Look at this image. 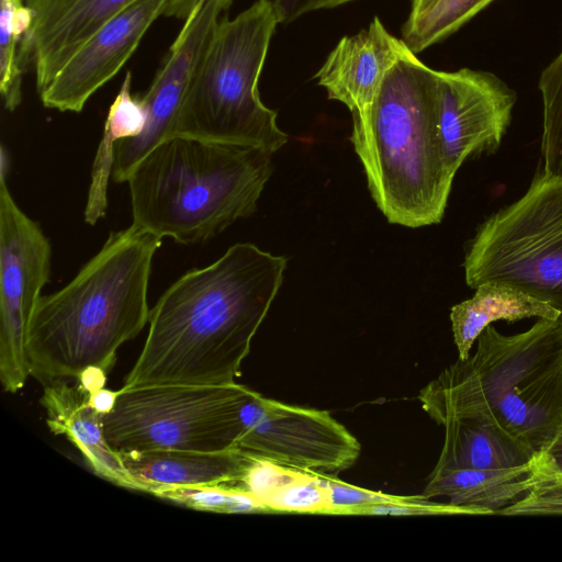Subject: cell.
<instances>
[{"label":"cell","mask_w":562,"mask_h":562,"mask_svg":"<svg viewBox=\"0 0 562 562\" xmlns=\"http://www.w3.org/2000/svg\"><path fill=\"white\" fill-rule=\"evenodd\" d=\"M498 515H562V474L543 470L540 460L538 477L529 491Z\"/></svg>","instance_id":"4316f807"},{"label":"cell","mask_w":562,"mask_h":562,"mask_svg":"<svg viewBox=\"0 0 562 562\" xmlns=\"http://www.w3.org/2000/svg\"><path fill=\"white\" fill-rule=\"evenodd\" d=\"M438 72L407 46L386 74L350 142L379 210L406 227L438 224L454 172L439 131Z\"/></svg>","instance_id":"3957f363"},{"label":"cell","mask_w":562,"mask_h":562,"mask_svg":"<svg viewBox=\"0 0 562 562\" xmlns=\"http://www.w3.org/2000/svg\"><path fill=\"white\" fill-rule=\"evenodd\" d=\"M135 1L23 0L32 22L20 58L23 69L33 67L37 92L95 32Z\"/></svg>","instance_id":"5bb4252c"},{"label":"cell","mask_w":562,"mask_h":562,"mask_svg":"<svg viewBox=\"0 0 562 562\" xmlns=\"http://www.w3.org/2000/svg\"><path fill=\"white\" fill-rule=\"evenodd\" d=\"M540 454L530 463L503 469H452L430 473L423 497H447L472 515H494L520 499L536 482Z\"/></svg>","instance_id":"ac0fdd59"},{"label":"cell","mask_w":562,"mask_h":562,"mask_svg":"<svg viewBox=\"0 0 562 562\" xmlns=\"http://www.w3.org/2000/svg\"><path fill=\"white\" fill-rule=\"evenodd\" d=\"M131 89L132 74L127 71L121 89L109 109L102 138L92 165L91 182L83 213L86 223L90 225H94L106 213L108 183L112 177L116 143L137 136L146 124L143 101L140 97L133 95Z\"/></svg>","instance_id":"44dd1931"},{"label":"cell","mask_w":562,"mask_h":562,"mask_svg":"<svg viewBox=\"0 0 562 562\" xmlns=\"http://www.w3.org/2000/svg\"><path fill=\"white\" fill-rule=\"evenodd\" d=\"M153 495L184 507L212 513H255L266 510L249 493L227 483L170 486Z\"/></svg>","instance_id":"d4e9b609"},{"label":"cell","mask_w":562,"mask_h":562,"mask_svg":"<svg viewBox=\"0 0 562 562\" xmlns=\"http://www.w3.org/2000/svg\"><path fill=\"white\" fill-rule=\"evenodd\" d=\"M120 457L138 491L150 494L170 486L233 484L248 462V456L238 449L132 451Z\"/></svg>","instance_id":"e0dca14e"},{"label":"cell","mask_w":562,"mask_h":562,"mask_svg":"<svg viewBox=\"0 0 562 562\" xmlns=\"http://www.w3.org/2000/svg\"><path fill=\"white\" fill-rule=\"evenodd\" d=\"M171 0H136L95 32L41 91L44 106L79 113L133 55Z\"/></svg>","instance_id":"4fadbf2b"},{"label":"cell","mask_w":562,"mask_h":562,"mask_svg":"<svg viewBox=\"0 0 562 562\" xmlns=\"http://www.w3.org/2000/svg\"><path fill=\"white\" fill-rule=\"evenodd\" d=\"M119 391H111L105 387L89 395L90 405L101 415L109 414L115 406Z\"/></svg>","instance_id":"d6a6232c"},{"label":"cell","mask_w":562,"mask_h":562,"mask_svg":"<svg viewBox=\"0 0 562 562\" xmlns=\"http://www.w3.org/2000/svg\"><path fill=\"white\" fill-rule=\"evenodd\" d=\"M560 312L549 304L515 289L485 283L475 294L452 306L450 319L459 359H467L473 342L496 321L514 323L524 318H560Z\"/></svg>","instance_id":"ffe728a7"},{"label":"cell","mask_w":562,"mask_h":562,"mask_svg":"<svg viewBox=\"0 0 562 562\" xmlns=\"http://www.w3.org/2000/svg\"><path fill=\"white\" fill-rule=\"evenodd\" d=\"M279 24L272 7L257 0L234 19L224 15L196 67L172 136L263 147L273 154L289 136L259 94V78Z\"/></svg>","instance_id":"8992f818"},{"label":"cell","mask_w":562,"mask_h":562,"mask_svg":"<svg viewBox=\"0 0 562 562\" xmlns=\"http://www.w3.org/2000/svg\"><path fill=\"white\" fill-rule=\"evenodd\" d=\"M286 262L238 243L181 276L150 310L144 347L122 387L235 383Z\"/></svg>","instance_id":"6da1fadb"},{"label":"cell","mask_w":562,"mask_h":562,"mask_svg":"<svg viewBox=\"0 0 562 562\" xmlns=\"http://www.w3.org/2000/svg\"><path fill=\"white\" fill-rule=\"evenodd\" d=\"M0 91L4 108L14 111L22 101L20 49L32 16L23 0H0Z\"/></svg>","instance_id":"7402d4cb"},{"label":"cell","mask_w":562,"mask_h":562,"mask_svg":"<svg viewBox=\"0 0 562 562\" xmlns=\"http://www.w3.org/2000/svg\"><path fill=\"white\" fill-rule=\"evenodd\" d=\"M161 238L133 225L110 233L63 289L42 295L31 319V375L47 385L89 367L109 372L117 349L149 321L148 283Z\"/></svg>","instance_id":"7a4b0ae2"},{"label":"cell","mask_w":562,"mask_h":562,"mask_svg":"<svg viewBox=\"0 0 562 562\" xmlns=\"http://www.w3.org/2000/svg\"><path fill=\"white\" fill-rule=\"evenodd\" d=\"M106 373L102 368L92 366L83 370L75 381L82 391L91 395L104 387Z\"/></svg>","instance_id":"1f68e13d"},{"label":"cell","mask_w":562,"mask_h":562,"mask_svg":"<svg viewBox=\"0 0 562 562\" xmlns=\"http://www.w3.org/2000/svg\"><path fill=\"white\" fill-rule=\"evenodd\" d=\"M246 398L237 445L244 453L323 475L357 461L359 441L328 412L284 404L252 390Z\"/></svg>","instance_id":"30bf717a"},{"label":"cell","mask_w":562,"mask_h":562,"mask_svg":"<svg viewBox=\"0 0 562 562\" xmlns=\"http://www.w3.org/2000/svg\"><path fill=\"white\" fill-rule=\"evenodd\" d=\"M299 471L267 459L248 456V462L240 476L229 485L249 493L262 504L280 486L294 479Z\"/></svg>","instance_id":"83f0119b"},{"label":"cell","mask_w":562,"mask_h":562,"mask_svg":"<svg viewBox=\"0 0 562 562\" xmlns=\"http://www.w3.org/2000/svg\"><path fill=\"white\" fill-rule=\"evenodd\" d=\"M439 0H409V14L408 16H416L428 10Z\"/></svg>","instance_id":"836d02e7"},{"label":"cell","mask_w":562,"mask_h":562,"mask_svg":"<svg viewBox=\"0 0 562 562\" xmlns=\"http://www.w3.org/2000/svg\"><path fill=\"white\" fill-rule=\"evenodd\" d=\"M543 470L562 474V420L558 434L549 448L540 454Z\"/></svg>","instance_id":"4dcf8cb0"},{"label":"cell","mask_w":562,"mask_h":562,"mask_svg":"<svg viewBox=\"0 0 562 562\" xmlns=\"http://www.w3.org/2000/svg\"><path fill=\"white\" fill-rule=\"evenodd\" d=\"M463 267L471 289H515L554 307L562 319V179L541 171L519 200L487 217Z\"/></svg>","instance_id":"52a82bcc"},{"label":"cell","mask_w":562,"mask_h":562,"mask_svg":"<svg viewBox=\"0 0 562 562\" xmlns=\"http://www.w3.org/2000/svg\"><path fill=\"white\" fill-rule=\"evenodd\" d=\"M234 0H198L169 48L168 55L148 90L140 97L146 124L140 134L115 145L112 179L126 182L134 167L161 142L172 136V128L196 67L213 33Z\"/></svg>","instance_id":"8fae6325"},{"label":"cell","mask_w":562,"mask_h":562,"mask_svg":"<svg viewBox=\"0 0 562 562\" xmlns=\"http://www.w3.org/2000/svg\"><path fill=\"white\" fill-rule=\"evenodd\" d=\"M443 426L445 442L434 471L514 468L539 456L488 419L460 418Z\"/></svg>","instance_id":"d6986e66"},{"label":"cell","mask_w":562,"mask_h":562,"mask_svg":"<svg viewBox=\"0 0 562 562\" xmlns=\"http://www.w3.org/2000/svg\"><path fill=\"white\" fill-rule=\"evenodd\" d=\"M0 172V381L15 393L31 375L26 344L42 289L49 281L52 247L40 224L15 203Z\"/></svg>","instance_id":"9c48e42d"},{"label":"cell","mask_w":562,"mask_h":562,"mask_svg":"<svg viewBox=\"0 0 562 562\" xmlns=\"http://www.w3.org/2000/svg\"><path fill=\"white\" fill-rule=\"evenodd\" d=\"M250 390L236 382L121 387L114 408L102 416L105 439L119 453L237 449L240 408Z\"/></svg>","instance_id":"ba28073f"},{"label":"cell","mask_w":562,"mask_h":562,"mask_svg":"<svg viewBox=\"0 0 562 562\" xmlns=\"http://www.w3.org/2000/svg\"><path fill=\"white\" fill-rule=\"evenodd\" d=\"M438 93L440 138L454 173L465 159L499 148L517 99L502 79L469 68L439 71Z\"/></svg>","instance_id":"7c38bea8"},{"label":"cell","mask_w":562,"mask_h":562,"mask_svg":"<svg viewBox=\"0 0 562 562\" xmlns=\"http://www.w3.org/2000/svg\"><path fill=\"white\" fill-rule=\"evenodd\" d=\"M495 0H439L425 12L407 16L402 40L415 54L437 44Z\"/></svg>","instance_id":"603a6c76"},{"label":"cell","mask_w":562,"mask_h":562,"mask_svg":"<svg viewBox=\"0 0 562 562\" xmlns=\"http://www.w3.org/2000/svg\"><path fill=\"white\" fill-rule=\"evenodd\" d=\"M407 47L375 16L367 29L342 37L328 54L315 78L328 99L345 104L352 122L363 120L382 82Z\"/></svg>","instance_id":"9a60e30c"},{"label":"cell","mask_w":562,"mask_h":562,"mask_svg":"<svg viewBox=\"0 0 562 562\" xmlns=\"http://www.w3.org/2000/svg\"><path fill=\"white\" fill-rule=\"evenodd\" d=\"M318 473L299 471L291 481L268 496L266 510L297 513H329L327 491Z\"/></svg>","instance_id":"484cf974"},{"label":"cell","mask_w":562,"mask_h":562,"mask_svg":"<svg viewBox=\"0 0 562 562\" xmlns=\"http://www.w3.org/2000/svg\"><path fill=\"white\" fill-rule=\"evenodd\" d=\"M538 88L542 100V171L562 179V49L541 72Z\"/></svg>","instance_id":"cb8c5ba5"},{"label":"cell","mask_w":562,"mask_h":562,"mask_svg":"<svg viewBox=\"0 0 562 562\" xmlns=\"http://www.w3.org/2000/svg\"><path fill=\"white\" fill-rule=\"evenodd\" d=\"M272 154L186 136L161 142L127 178L132 225L183 245L213 238L256 211Z\"/></svg>","instance_id":"5b68a950"},{"label":"cell","mask_w":562,"mask_h":562,"mask_svg":"<svg viewBox=\"0 0 562 562\" xmlns=\"http://www.w3.org/2000/svg\"><path fill=\"white\" fill-rule=\"evenodd\" d=\"M322 482L327 491L329 513L355 514L368 505L405 498L357 487L327 475H322Z\"/></svg>","instance_id":"f1b7e54d"},{"label":"cell","mask_w":562,"mask_h":562,"mask_svg":"<svg viewBox=\"0 0 562 562\" xmlns=\"http://www.w3.org/2000/svg\"><path fill=\"white\" fill-rule=\"evenodd\" d=\"M89 395L75 383L59 381L44 385L41 404L50 431L66 435L79 449L92 471L121 487L138 491L120 453L105 439L102 416L90 405Z\"/></svg>","instance_id":"2e32d148"},{"label":"cell","mask_w":562,"mask_h":562,"mask_svg":"<svg viewBox=\"0 0 562 562\" xmlns=\"http://www.w3.org/2000/svg\"><path fill=\"white\" fill-rule=\"evenodd\" d=\"M274 10L279 23H290L318 10L334 9L355 0H263Z\"/></svg>","instance_id":"f546056e"},{"label":"cell","mask_w":562,"mask_h":562,"mask_svg":"<svg viewBox=\"0 0 562 562\" xmlns=\"http://www.w3.org/2000/svg\"><path fill=\"white\" fill-rule=\"evenodd\" d=\"M418 400L439 425L488 419L541 454L562 420V319L539 318L509 336L488 325L475 353L446 368Z\"/></svg>","instance_id":"277c9868"}]
</instances>
